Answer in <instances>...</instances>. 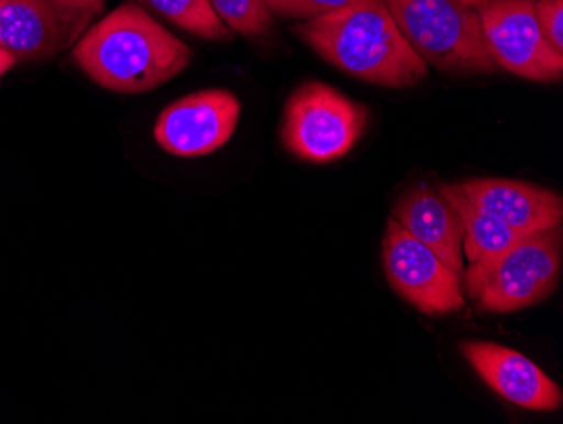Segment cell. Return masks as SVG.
Wrapping results in <instances>:
<instances>
[{"label":"cell","instance_id":"cell-10","mask_svg":"<svg viewBox=\"0 0 563 424\" xmlns=\"http://www.w3.org/2000/svg\"><path fill=\"white\" fill-rule=\"evenodd\" d=\"M448 186L473 207L499 218L523 236L562 226V195L543 186L503 178L467 180Z\"/></svg>","mask_w":563,"mask_h":424},{"label":"cell","instance_id":"cell-4","mask_svg":"<svg viewBox=\"0 0 563 424\" xmlns=\"http://www.w3.org/2000/svg\"><path fill=\"white\" fill-rule=\"evenodd\" d=\"M562 226L521 237L486 268H470L464 293L483 312L515 313L545 302L562 278Z\"/></svg>","mask_w":563,"mask_h":424},{"label":"cell","instance_id":"cell-18","mask_svg":"<svg viewBox=\"0 0 563 424\" xmlns=\"http://www.w3.org/2000/svg\"><path fill=\"white\" fill-rule=\"evenodd\" d=\"M534 15L550 46L563 55V0H534Z\"/></svg>","mask_w":563,"mask_h":424},{"label":"cell","instance_id":"cell-7","mask_svg":"<svg viewBox=\"0 0 563 424\" xmlns=\"http://www.w3.org/2000/svg\"><path fill=\"white\" fill-rule=\"evenodd\" d=\"M476 11L498 68L531 81L562 80L563 55L540 31L534 0H492Z\"/></svg>","mask_w":563,"mask_h":424},{"label":"cell","instance_id":"cell-21","mask_svg":"<svg viewBox=\"0 0 563 424\" xmlns=\"http://www.w3.org/2000/svg\"><path fill=\"white\" fill-rule=\"evenodd\" d=\"M0 47H2V44H0Z\"/></svg>","mask_w":563,"mask_h":424},{"label":"cell","instance_id":"cell-19","mask_svg":"<svg viewBox=\"0 0 563 424\" xmlns=\"http://www.w3.org/2000/svg\"><path fill=\"white\" fill-rule=\"evenodd\" d=\"M15 58L4 50V47H0V78L4 77L5 73L15 65Z\"/></svg>","mask_w":563,"mask_h":424},{"label":"cell","instance_id":"cell-2","mask_svg":"<svg viewBox=\"0 0 563 424\" xmlns=\"http://www.w3.org/2000/svg\"><path fill=\"white\" fill-rule=\"evenodd\" d=\"M294 33L329 65L379 87H413L429 73L385 0H357L331 14L300 21Z\"/></svg>","mask_w":563,"mask_h":424},{"label":"cell","instance_id":"cell-13","mask_svg":"<svg viewBox=\"0 0 563 424\" xmlns=\"http://www.w3.org/2000/svg\"><path fill=\"white\" fill-rule=\"evenodd\" d=\"M439 192L448 198L449 204L457 211L463 224V252L470 268H486L493 261L514 247L523 233L511 229L508 224L473 207L470 202L455 195L448 185L442 183Z\"/></svg>","mask_w":563,"mask_h":424},{"label":"cell","instance_id":"cell-20","mask_svg":"<svg viewBox=\"0 0 563 424\" xmlns=\"http://www.w3.org/2000/svg\"><path fill=\"white\" fill-rule=\"evenodd\" d=\"M459 2H463L467 8L477 9L481 8V6L488 4L492 0H459Z\"/></svg>","mask_w":563,"mask_h":424},{"label":"cell","instance_id":"cell-11","mask_svg":"<svg viewBox=\"0 0 563 424\" xmlns=\"http://www.w3.org/2000/svg\"><path fill=\"white\" fill-rule=\"evenodd\" d=\"M391 218L449 268L464 274L463 224L439 189L427 185L408 189L395 204Z\"/></svg>","mask_w":563,"mask_h":424},{"label":"cell","instance_id":"cell-16","mask_svg":"<svg viewBox=\"0 0 563 424\" xmlns=\"http://www.w3.org/2000/svg\"><path fill=\"white\" fill-rule=\"evenodd\" d=\"M354 2L357 0H267L272 14L299 19V21H311V19L331 14Z\"/></svg>","mask_w":563,"mask_h":424},{"label":"cell","instance_id":"cell-9","mask_svg":"<svg viewBox=\"0 0 563 424\" xmlns=\"http://www.w3.org/2000/svg\"><path fill=\"white\" fill-rule=\"evenodd\" d=\"M461 354L496 394L530 411L562 407V389L537 363L493 341H463Z\"/></svg>","mask_w":563,"mask_h":424},{"label":"cell","instance_id":"cell-3","mask_svg":"<svg viewBox=\"0 0 563 424\" xmlns=\"http://www.w3.org/2000/svg\"><path fill=\"white\" fill-rule=\"evenodd\" d=\"M413 52L439 72L484 75L498 69L479 14L459 0H385Z\"/></svg>","mask_w":563,"mask_h":424},{"label":"cell","instance_id":"cell-6","mask_svg":"<svg viewBox=\"0 0 563 424\" xmlns=\"http://www.w3.org/2000/svg\"><path fill=\"white\" fill-rule=\"evenodd\" d=\"M383 265L391 290L423 315L445 316L466 308L463 274L391 217L383 237Z\"/></svg>","mask_w":563,"mask_h":424},{"label":"cell","instance_id":"cell-17","mask_svg":"<svg viewBox=\"0 0 563 424\" xmlns=\"http://www.w3.org/2000/svg\"><path fill=\"white\" fill-rule=\"evenodd\" d=\"M49 4L58 12L75 41L88 22L106 9L103 0H49Z\"/></svg>","mask_w":563,"mask_h":424},{"label":"cell","instance_id":"cell-15","mask_svg":"<svg viewBox=\"0 0 563 424\" xmlns=\"http://www.w3.org/2000/svg\"><path fill=\"white\" fill-rule=\"evenodd\" d=\"M210 4L233 33L243 36H262L274 22L267 0H210Z\"/></svg>","mask_w":563,"mask_h":424},{"label":"cell","instance_id":"cell-12","mask_svg":"<svg viewBox=\"0 0 563 424\" xmlns=\"http://www.w3.org/2000/svg\"><path fill=\"white\" fill-rule=\"evenodd\" d=\"M73 41L49 0H0V44L15 62L53 58Z\"/></svg>","mask_w":563,"mask_h":424},{"label":"cell","instance_id":"cell-1","mask_svg":"<svg viewBox=\"0 0 563 424\" xmlns=\"http://www.w3.org/2000/svg\"><path fill=\"white\" fill-rule=\"evenodd\" d=\"M191 47L164 30L139 6H120L73 47V59L98 87L117 94H145L181 75Z\"/></svg>","mask_w":563,"mask_h":424},{"label":"cell","instance_id":"cell-8","mask_svg":"<svg viewBox=\"0 0 563 424\" xmlns=\"http://www.w3.org/2000/svg\"><path fill=\"white\" fill-rule=\"evenodd\" d=\"M240 112L242 106L232 91L218 88L196 91L159 113L154 138L174 156H208L232 139Z\"/></svg>","mask_w":563,"mask_h":424},{"label":"cell","instance_id":"cell-5","mask_svg":"<svg viewBox=\"0 0 563 424\" xmlns=\"http://www.w3.org/2000/svg\"><path fill=\"white\" fill-rule=\"evenodd\" d=\"M369 112L334 87L307 81L284 109L282 142L294 156L324 164L346 156L368 128Z\"/></svg>","mask_w":563,"mask_h":424},{"label":"cell","instance_id":"cell-14","mask_svg":"<svg viewBox=\"0 0 563 424\" xmlns=\"http://www.w3.org/2000/svg\"><path fill=\"white\" fill-rule=\"evenodd\" d=\"M181 30L211 41H232L233 31L221 21L210 0H137Z\"/></svg>","mask_w":563,"mask_h":424}]
</instances>
